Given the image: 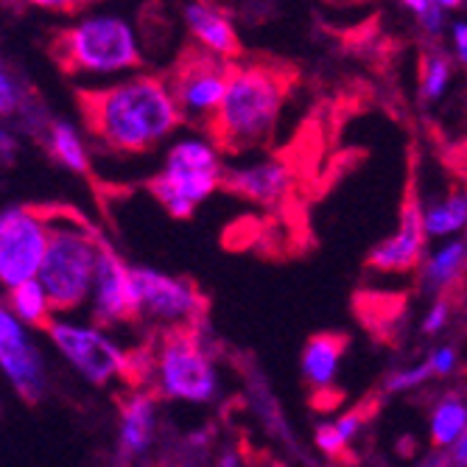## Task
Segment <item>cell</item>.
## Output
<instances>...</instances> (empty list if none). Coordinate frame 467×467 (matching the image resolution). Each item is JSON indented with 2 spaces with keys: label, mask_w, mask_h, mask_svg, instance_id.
<instances>
[{
  "label": "cell",
  "mask_w": 467,
  "mask_h": 467,
  "mask_svg": "<svg viewBox=\"0 0 467 467\" xmlns=\"http://www.w3.org/2000/svg\"><path fill=\"white\" fill-rule=\"evenodd\" d=\"M420 467H453V464H451L448 456H434V459H429L426 464H420Z\"/></svg>",
  "instance_id": "d6a6232c"
},
{
  "label": "cell",
  "mask_w": 467,
  "mask_h": 467,
  "mask_svg": "<svg viewBox=\"0 0 467 467\" xmlns=\"http://www.w3.org/2000/svg\"><path fill=\"white\" fill-rule=\"evenodd\" d=\"M422 246H426V230H422V207L414 199V193L406 199V207L400 213L398 230L380 241L367 264L378 272H409L422 261Z\"/></svg>",
  "instance_id": "7c38bea8"
},
{
  "label": "cell",
  "mask_w": 467,
  "mask_h": 467,
  "mask_svg": "<svg viewBox=\"0 0 467 467\" xmlns=\"http://www.w3.org/2000/svg\"><path fill=\"white\" fill-rule=\"evenodd\" d=\"M185 20L193 31V39H196V46L210 51L213 57L219 59H238L241 57V42H238V34L230 23V17L216 9V6H210V4H191L185 9Z\"/></svg>",
  "instance_id": "9a60e30c"
},
{
  "label": "cell",
  "mask_w": 467,
  "mask_h": 467,
  "mask_svg": "<svg viewBox=\"0 0 467 467\" xmlns=\"http://www.w3.org/2000/svg\"><path fill=\"white\" fill-rule=\"evenodd\" d=\"M464 182H467V154H464Z\"/></svg>",
  "instance_id": "d590c367"
},
{
  "label": "cell",
  "mask_w": 467,
  "mask_h": 467,
  "mask_svg": "<svg viewBox=\"0 0 467 467\" xmlns=\"http://www.w3.org/2000/svg\"><path fill=\"white\" fill-rule=\"evenodd\" d=\"M451 62L442 54H431L422 59V76H420V96L426 101H440L448 93L451 84Z\"/></svg>",
  "instance_id": "cb8c5ba5"
},
{
  "label": "cell",
  "mask_w": 467,
  "mask_h": 467,
  "mask_svg": "<svg viewBox=\"0 0 467 467\" xmlns=\"http://www.w3.org/2000/svg\"><path fill=\"white\" fill-rule=\"evenodd\" d=\"M233 67L235 62L219 59L199 46H188L177 57L174 67L162 76L168 84V93H171L180 109V118L196 120L202 126L213 118L224 101Z\"/></svg>",
  "instance_id": "52a82bcc"
},
{
  "label": "cell",
  "mask_w": 467,
  "mask_h": 467,
  "mask_svg": "<svg viewBox=\"0 0 467 467\" xmlns=\"http://www.w3.org/2000/svg\"><path fill=\"white\" fill-rule=\"evenodd\" d=\"M288 88L291 73L280 65H235L222 107L204 123L210 146L224 154L266 146L277 130Z\"/></svg>",
  "instance_id": "7a4b0ae2"
},
{
  "label": "cell",
  "mask_w": 467,
  "mask_h": 467,
  "mask_svg": "<svg viewBox=\"0 0 467 467\" xmlns=\"http://www.w3.org/2000/svg\"><path fill=\"white\" fill-rule=\"evenodd\" d=\"M222 174L224 171L213 146L202 140H185L171 149L165 171L149 188L165 204L168 213L188 219L199 202L222 188Z\"/></svg>",
  "instance_id": "8992f818"
},
{
  "label": "cell",
  "mask_w": 467,
  "mask_h": 467,
  "mask_svg": "<svg viewBox=\"0 0 467 467\" xmlns=\"http://www.w3.org/2000/svg\"><path fill=\"white\" fill-rule=\"evenodd\" d=\"M467 266V244L464 241H448L440 246L431 258L422 266V280L431 288H445L451 285Z\"/></svg>",
  "instance_id": "ffe728a7"
},
{
  "label": "cell",
  "mask_w": 467,
  "mask_h": 467,
  "mask_svg": "<svg viewBox=\"0 0 467 467\" xmlns=\"http://www.w3.org/2000/svg\"><path fill=\"white\" fill-rule=\"evenodd\" d=\"M429 367H431V375H451L456 369V350L453 348H437L431 356H429Z\"/></svg>",
  "instance_id": "4316f807"
},
{
  "label": "cell",
  "mask_w": 467,
  "mask_h": 467,
  "mask_svg": "<svg viewBox=\"0 0 467 467\" xmlns=\"http://www.w3.org/2000/svg\"><path fill=\"white\" fill-rule=\"evenodd\" d=\"M222 188L269 207V204H277V202H283L288 196V191H291V168L277 162V160L258 162V165L241 168V171L222 174Z\"/></svg>",
  "instance_id": "5bb4252c"
},
{
  "label": "cell",
  "mask_w": 467,
  "mask_h": 467,
  "mask_svg": "<svg viewBox=\"0 0 467 467\" xmlns=\"http://www.w3.org/2000/svg\"><path fill=\"white\" fill-rule=\"evenodd\" d=\"M317 445H319V451L322 453H327V456H338L345 448H348V442L338 437V431H336V426L330 422V426H319L317 429Z\"/></svg>",
  "instance_id": "484cf974"
},
{
  "label": "cell",
  "mask_w": 467,
  "mask_h": 467,
  "mask_svg": "<svg viewBox=\"0 0 467 467\" xmlns=\"http://www.w3.org/2000/svg\"><path fill=\"white\" fill-rule=\"evenodd\" d=\"M146 361L154 387L168 398L204 403L216 392V369L199 345V327H162Z\"/></svg>",
  "instance_id": "5b68a950"
},
{
  "label": "cell",
  "mask_w": 467,
  "mask_h": 467,
  "mask_svg": "<svg viewBox=\"0 0 467 467\" xmlns=\"http://www.w3.org/2000/svg\"><path fill=\"white\" fill-rule=\"evenodd\" d=\"M93 314L99 325L135 322L140 317L132 269L104 241H101L96 280H93Z\"/></svg>",
  "instance_id": "8fae6325"
},
{
  "label": "cell",
  "mask_w": 467,
  "mask_h": 467,
  "mask_svg": "<svg viewBox=\"0 0 467 467\" xmlns=\"http://www.w3.org/2000/svg\"><path fill=\"white\" fill-rule=\"evenodd\" d=\"M467 227V193H453L445 202L422 207V230L426 238H448Z\"/></svg>",
  "instance_id": "ac0fdd59"
},
{
  "label": "cell",
  "mask_w": 467,
  "mask_h": 467,
  "mask_svg": "<svg viewBox=\"0 0 467 467\" xmlns=\"http://www.w3.org/2000/svg\"><path fill=\"white\" fill-rule=\"evenodd\" d=\"M51 151L59 157V162H65L67 168H73L76 174H88V151H84L78 135L70 130L67 123H54L51 126Z\"/></svg>",
  "instance_id": "7402d4cb"
},
{
  "label": "cell",
  "mask_w": 467,
  "mask_h": 467,
  "mask_svg": "<svg viewBox=\"0 0 467 467\" xmlns=\"http://www.w3.org/2000/svg\"><path fill=\"white\" fill-rule=\"evenodd\" d=\"M67 213H51L46 258L36 272V283L46 291L51 311H76L88 300L101 252V238H96L78 216L67 219Z\"/></svg>",
  "instance_id": "3957f363"
},
{
  "label": "cell",
  "mask_w": 467,
  "mask_h": 467,
  "mask_svg": "<svg viewBox=\"0 0 467 467\" xmlns=\"http://www.w3.org/2000/svg\"><path fill=\"white\" fill-rule=\"evenodd\" d=\"M451 464L453 467H467V431L453 442V448H451Z\"/></svg>",
  "instance_id": "1f68e13d"
},
{
  "label": "cell",
  "mask_w": 467,
  "mask_h": 467,
  "mask_svg": "<svg viewBox=\"0 0 467 467\" xmlns=\"http://www.w3.org/2000/svg\"><path fill=\"white\" fill-rule=\"evenodd\" d=\"M54 338V345L65 353V358L93 384L104 387L109 380H126L135 389L132 356L120 353L109 338L96 327H78L51 319L46 327Z\"/></svg>",
  "instance_id": "9c48e42d"
},
{
  "label": "cell",
  "mask_w": 467,
  "mask_h": 467,
  "mask_svg": "<svg viewBox=\"0 0 467 467\" xmlns=\"http://www.w3.org/2000/svg\"><path fill=\"white\" fill-rule=\"evenodd\" d=\"M336 431H338V437H342L345 442H350L358 431H361V414L358 411H348V414H342L336 422Z\"/></svg>",
  "instance_id": "f546056e"
},
{
  "label": "cell",
  "mask_w": 467,
  "mask_h": 467,
  "mask_svg": "<svg viewBox=\"0 0 467 467\" xmlns=\"http://www.w3.org/2000/svg\"><path fill=\"white\" fill-rule=\"evenodd\" d=\"M467 431V403L459 395L442 398L431 411V440L437 448H453Z\"/></svg>",
  "instance_id": "d6986e66"
},
{
  "label": "cell",
  "mask_w": 467,
  "mask_h": 467,
  "mask_svg": "<svg viewBox=\"0 0 467 467\" xmlns=\"http://www.w3.org/2000/svg\"><path fill=\"white\" fill-rule=\"evenodd\" d=\"M48 54L62 73H115L140 65L135 31L120 17H88L51 31Z\"/></svg>",
  "instance_id": "277c9868"
},
{
  "label": "cell",
  "mask_w": 467,
  "mask_h": 467,
  "mask_svg": "<svg viewBox=\"0 0 467 467\" xmlns=\"http://www.w3.org/2000/svg\"><path fill=\"white\" fill-rule=\"evenodd\" d=\"M431 378V367L429 361L422 364H414V367H406V369H398L387 378V392H409L420 384H426Z\"/></svg>",
  "instance_id": "d4e9b609"
},
{
  "label": "cell",
  "mask_w": 467,
  "mask_h": 467,
  "mask_svg": "<svg viewBox=\"0 0 467 467\" xmlns=\"http://www.w3.org/2000/svg\"><path fill=\"white\" fill-rule=\"evenodd\" d=\"M451 42H453V51H456V59L462 65H467V20H456L451 26Z\"/></svg>",
  "instance_id": "4dcf8cb0"
},
{
  "label": "cell",
  "mask_w": 467,
  "mask_h": 467,
  "mask_svg": "<svg viewBox=\"0 0 467 467\" xmlns=\"http://www.w3.org/2000/svg\"><path fill=\"white\" fill-rule=\"evenodd\" d=\"M140 314H149L165 327H199L204 319V296L191 280L168 277L151 269H132Z\"/></svg>",
  "instance_id": "30bf717a"
},
{
  "label": "cell",
  "mask_w": 467,
  "mask_h": 467,
  "mask_svg": "<svg viewBox=\"0 0 467 467\" xmlns=\"http://www.w3.org/2000/svg\"><path fill=\"white\" fill-rule=\"evenodd\" d=\"M9 151H15V143L0 132V160H4V154H9Z\"/></svg>",
  "instance_id": "836d02e7"
},
{
  "label": "cell",
  "mask_w": 467,
  "mask_h": 467,
  "mask_svg": "<svg viewBox=\"0 0 467 467\" xmlns=\"http://www.w3.org/2000/svg\"><path fill=\"white\" fill-rule=\"evenodd\" d=\"M88 132L107 149L143 154L180 126V109L162 76H135L101 90H76Z\"/></svg>",
  "instance_id": "6da1fadb"
},
{
  "label": "cell",
  "mask_w": 467,
  "mask_h": 467,
  "mask_svg": "<svg viewBox=\"0 0 467 467\" xmlns=\"http://www.w3.org/2000/svg\"><path fill=\"white\" fill-rule=\"evenodd\" d=\"M222 467H235V459H233V456H227V459H222Z\"/></svg>",
  "instance_id": "e575fe53"
},
{
  "label": "cell",
  "mask_w": 467,
  "mask_h": 467,
  "mask_svg": "<svg viewBox=\"0 0 467 467\" xmlns=\"http://www.w3.org/2000/svg\"><path fill=\"white\" fill-rule=\"evenodd\" d=\"M51 207H12L0 213V283L9 291L36 280L46 258Z\"/></svg>",
  "instance_id": "ba28073f"
},
{
  "label": "cell",
  "mask_w": 467,
  "mask_h": 467,
  "mask_svg": "<svg viewBox=\"0 0 467 467\" xmlns=\"http://www.w3.org/2000/svg\"><path fill=\"white\" fill-rule=\"evenodd\" d=\"M123 414V426H120V440L126 453H140L146 451L154 429V395L135 389L126 403L120 406Z\"/></svg>",
  "instance_id": "e0dca14e"
},
{
  "label": "cell",
  "mask_w": 467,
  "mask_h": 467,
  "mask_svg": "<svg viewBox=\"0 0 467 467\" xmlns=\"http://www.w3.org/2000/svg\"><path fill=\"white\" fill-rule=\"evenodd\" d=\"M9 306H12L15 317H20L23 322L34 325V327H42V330H46L48 322L54 319L48 296H46V291H42V285L36 280H28V283L12 288L9 291Z\"/></svg>",
  "instance_id": "44dd1931"
},
{
  "label": "cell",
  "mask_w": 467,
  "mask_h": 467,
  "mask_svg": "<svg viewBox=\"0 0 467 467\" xmlns=\"http://www.w3.org/2000/svg\"><path fill=\"white\" fill-rule=\"evenodd\" d=\"M0 367L9 375L15 389L26 400H36L42 392V378H39V358L26 338L23 327L17 325L15 314L0 306Z\"/></svg>",
  "instance_id": "4fadbf2b"
},
{
  "label": "cell",
  "mask_w": 467,
  "mask_h": 467,
  "mask_svg": "<svg viewBox=\"0 0 467 467\" xmlns=\"http://www.w3.org/2000/svg\"><path fill=\"white\" fill-rule=\"evenodd\" d=\"M403 9L417 17L420 28L429 36H440L445 31L448 12L459 9V0H406Z\"/></svg>",
  "instance_id": "603a6c76"
},
{
  "label": "cell",
  "mask_w": 467,
  "mask_h": 467,
  "mask_svg": "<svg viewBox=\"0 0 467 467\" xmlns=\"http://www.w3.org/2000/svg\"><path fill=\"white\" fill-rule=\"evenodd\" d=\"M345 345L348 338L338 333H317L308 338L303 350V375L314 389H325L336 380Z\"/></svg>",
  "instance_id": "2e32d148"
},
{
  "label": "cell",
  "mask_w": 467,
  "mask_h": 467,
  "mask_svg": "<svg viewBox=\"0 0 467 467\" xmlns=\"http://www.w3.org/2000/svg\"><path fill=\"white\" fill-rule=\"evenodd\" d=\"M448 317H451L448 300H437L431 306V311L426 314V319H422V330H426V333H440L448 325Z\"/></svg>",
  "instance_id": "83f0119b"
},
{
  "label": "cell",
  "mask_w": 467,
  "mask_h": 467,
  "mask_svg": "<svg viewBox=\"0 0 467 467\" xmlns=\"http://www.w3.org/2000/svg\"><path fill=\"white\" fill-rule=\"evenodd\" d=\"M17 104H20V99H17L15 81L6 76V70H4V67H0V112L9 115V112H15V109H17Z\"/></svg>",
  "instance_id": "f1b7e54d"
}]
</instances>
